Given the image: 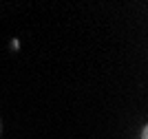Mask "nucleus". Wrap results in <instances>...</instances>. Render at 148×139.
Returning a JSON list of instances; mask_svg holds the SVG:
<instances>
[{"instance_id":"2","label":"nucleus","mask_w":148,"mask_h":139,"mask_svg":"<svg viewBox=\"0 0 148 139\" xmlns=\"http://www.w3.org/2000/svg\"><path fill=\"white\" fill-rule=\"evenodd\" d=\"M0 133H2V124H0Z\"/></svg>"},{"instance_id":"1","label":"nucleus","mask_w":148,"mask_h":139,"mask_svg":"<svg viewBox=\"0 0 148 139\" xmlns=\"http://www.w3.org/2000/svg\"><path fill=\"white\" fill-rule=\"evenodd\" d=\"M142 139H148V130H146V128L142 130Z\"/></svg>"}]
</instances>
